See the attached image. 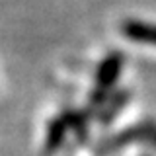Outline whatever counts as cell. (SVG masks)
Returning a JSON list of instances; mask_svg holds the SVG:
<instances>
[{
	"label": "cell",
	"instance_id": "cell-1",
	"mask_svg": "<svg viewBox=\"0 0 156 156\" xmlns=\"http://www.w3.org/2000/svg\"><path fill=\"white\" fill-rule=\"evenodd\" d=\"M123 68V55L119 51H113L104 57L96 70V86L90 94V107H101L109 100L117 78Z\"/></svg>",
	"mask_w": 156,
	"mask_h": 156
},
{
	"label": "cell",
	"instance_id": "cell-7",
	"mask_svg": "<svg viewBox=\"0 0 156 156\" xmlns=\"http://www.w3.org/2000/svg\"><path fill=\"white\" fill-rule=\"evenodd\" d=\"M148 144H150V146H156V135H154V136H152V139H150V140H148Z\"/></svg>",
	"mask_w": 156,
	"mask_h": 156
},
{
	"label": "cell",
	"instance_id": "cell-2",
	"mask_svg": "<svg viewBox=\"0 0 156 156\" xmlns=\"http://www.w3.org/2000/svg\"><path fill=\"white\" fill-rule=\"evenodd\" d=\"M156 135V123L154 121H143L136 123L129 129L121 131V133L113 135L111 139H107L104 144L100 146V152H109V150H119L123 146H129L133 143H146Z\"/></svg>",
	"mask_w": 156,
	"mask_h": 156
},
{
	"label": "cell",
	"instance_id": "cell-4",
	"mask_svg": "<svg viewBox=\"0 0 156 156\" xmlns=\"http://www.w3.org/2000/svg\"><path fill=\"white\" fill-rule=\"evenodd\" d=\"M121 33L136 43H148L156 45V23H146L139 20H127L121 23Z\"/></svg>",
	"mask_w": 156,
	"mask_h": 156
},
{
	"label": "cell",
	"instance_id": "cell-3",
	"mask_svg": "<svg viewBox=\"0 0 156 156\" xmlns=\"http://www.w3.org/2000/svg\"><path fill=\"white\" fill-rule=\"evenodd\" d=\"M70 131V123H68V117L62 111L61 115H57L55 119L49 123L47 127V135H45V144H43V152L45 154H53L65 144V136Z\"/></svg>",
	"mask_w": 156,
	"mask_h": 156
},
{
	"label": "cell",
	"instance_id": "cell-6",
	"mask_svg": "<svg viewBox=\"0 0 156 156\" xmlns=\"http://www.w3.org/2000/svg\"><path fill=\"white\" fill-rule=\"evenodd\" d=\"M68 117V123H70V131H74L78 135V139H84L86 136V129H88V111H80V109H68L65 111Z\"/></svg>",
	"mask_w": 156,
	"mask_h": 156
},
{
	"label": "cell",
	"instance_id": "cell-5",
	"mask_svg": "<svg viewBox=\"0 0 156 156\" xmlns=\"http://www.w3.org/2000/svg\"><path fill=\"white\" fill-rule=\"evenodd\" d=\"M129 100H131V92L129 90H119V92H115V94H111L109 100L104 104V109H100V115H98L100 123L101 125L111 123V121L119 115V111L129 104Z\"/></svg>",
	"mask_w": 156,
	"mask_h": 156
}]
</instances>
